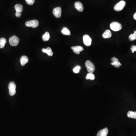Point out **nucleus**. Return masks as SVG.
I'll return each mask as SVG.
<instances>
[{
	"label": "nucleus",
	"instance_id": "10",
	"mask_svg": "<svg viewBox=\"0 0 136 136\" xmlns=\"http://www.w3.org/2000/svg\"><path fill=\"white\" fill-rule=\"evenodd\" d=\"M75 7L80 12H82L84 10V7L81 3L80 2H76L75 3Z\"/></svg>",
	"mask_w": 136,
	"mask_h": 136
},
{
	"label": "nucleus",
	"instance_id": "16",
	"mask_svg": "<svg viewBox=\"0 0 136 136\" xmlns=\"http://www.w3.org/2000/svg\"><path fill=\"white\" fill-rule=\"evenodd\" d=\"M127 116L129 118L136 119V111H129L127 113Z\"/></svg>",
	"mask_w": 136,
	"mask_h": 136
},
{
	"label": "nucleus",
	"instance_id": "6",
	"mask_svg": "<svg viewBox=\"0 0 136 136\" xmlns=\"http://www.w3.org/2000/svg\"><path fill=\"white\" fill-rule=\"evenodd\" d=\"M84 43L87 46H90L92 44V39L87 34H85L83 36Z\"/></svg>",
	"mask_w": 136,
	"mask_h": 136
},
{
	"label": "nucleus",
	"instance_id": "28",
	"mask_svg": "<svg viewBox=\"0 0 136 136\" xmlns=\"http://www.w3.org/2000/svg\"><path fill=\"white\" fill-rule=\"evenodd\" d=\"M134 33H135V34H136V31L135 30L134 31Z\"/></svg>",
	"mask_w": 136,
	"mask_h": 136
},
{
	"label": "nucleus",
	"instance_id": "7",
	"mask_svg": "<svg viewBox=\"0 0 136 136\" xmlns=\"http://www.w3.org/2000/svg\"><path fill=\"white\" fill-rule=\"evenodd\" d=\"M61 13L62 10L60 7H58L54 8L53 10V14L56 18H60L61 17Z\"/></svg>",
	"mask_w": 136,
	"mask_h": 136
},
{
	"label": "nucleus",
	"instance_id": "9",
	"mask_svg": "<svg viewBox=\"0 0 136 136\" xmlns=\"http://www.w3.org/2000/svg\"><path fill=\"white\" fill-rule=\"evenodd\" d=\"M112 62L111 63L112 65L114 66L116 68H119L120 66H121L120 62H119L118 59L115 57H113L111 59Z\"/></svg>",
	"mask_w": 136,
	"mask_h": 136
},
{
	"label": "nucleus",
	"instance_id": "4",
	"mask_svg": "<svg viewBox=\"0 0 136 136\" xmlns=\"http://www.w3.org/2000/svg\"><path fill=\"white\" fill-rule=\"evenodd\" d=\"M126 5V2L124 0H121L117 3L114 6V9L117 11H121L124 8Z\"/></svg>",
	"mask_w": 136,
	"mask_h": 136
},
{
	"label": "nucleus",
	"instance_id": "23",
	"mask_svg": "<svg viewBox=\"0 0 136 136\" xmlns=\"http://www.w3.org/2000/svg\"><path fill=\"white\" fill-rule=\"evenodd\" d=\"M81 69V67L79 66H77L76 67L73 68V72L75 73H79V71H80Z\"/></svg>",
	"mask_w": 136,
	"mask_h": 136
},
{
	"label": "nucleus",
	"instance_id": "25",
	"mask_svg": "<svg viewBox=\"0 0 136 136\" xmlns=\"http://www.w3.org/2000/svg\"><path fill=\"white\" fill-rule=\"evenodd\" d=\"M9 94L10 96H13L16 93V90H9Z\"/></svg>",
	"mask_w": 136,
	"mask_h": 136
},
{
	"label": "nucleus",
	"instance_id": "15",
	"mask_svg": "<svg viewBox=\"0 0 136 136\" xmlns=\"http://www.w3.org/2000/svg\"><path fill=\"white\" fill-rule=\"evenodd\" d=\"M111 36V32L110 30H107L105 31L102 34V37L104 39L110 38Z\"/></svg>",
	"mask_w": 136,
	"mask_h": 136
},
{
	"label": "nucleus",
	"instance_id": "27",
	"mask_svg": "<svg viewBox=\"0 0 136 136\" xmlns=\"http://www.w3.org/2000/svg\"><path fill=\"white\" fill-rule=\"evenodd\" d=\"M134 18L136 20V13H135L134 15Z\"/></svg>",
	"mask_w": 136,
	"mask_h": 136
},
{
	"label": "nucleus",
	"instance_id": "18",
	"mask_svg": "<svg viewBox=\"0 0 136 136\" xmlns=\"http://www.w3.org/2000/svg\"><path fill=\"white\" fill-rule=\"evenodd\" d=\"M61 32L65 35L70 36L71 35L70 32L67 27H64L62 30L61 31Z\"/></svg>",
	"mask_w": 136,
	"mask_h": 136
},
{
	"label": "nucleus",
	"instance_id": "12",
	"mask_svg": "<svg viewBox=\"0 0 136 136\" xmlns=\"http://www.w3.org/2000/svg\"><path fill=\"white\" fill-rule=\"evenodd\" d=\"M20 63L22 66H24L28 62V58L26 56H23L21 57L20 60Z\"/></svg>",
	"mask_w": 136,
	"mask_h": 136
},
{
	"label": "nucleus",
	"instance_id": "21",
	"mask_svg": "<svg viewBox=\"0 0 136 136\" xmlns=\"http://www.w3.org/2000/svg\"><path fill=\"white\" fill-rule=\"evenodd\" d=\"M86 79H90V80H94L95 79L94 75L93 73H89L87 75L86 77Z\"/></svg>",
	"mask_w": 136,
	"mask_h": 136
},
{
	"label": "nucleus",
	"instance_id": "8",
	"mask_svg": "<svg viewBox=\"0 0 136 136\" xmlns=\"http://www.w3.org/2000/svg\"><path fill=\"white\" fill-rule=\"evenodd\" d=\"M71 49L73 50L74 53L77 54H79L80 52L83 51L84 48L80 46H74L71 47Z\"/></svg>",
	"mask_w": 136,
	"mask_h": 136
},
{
	"label": "nucleus",
	"instance_id": "14",
	"mask_svg": "<svg viewBox=\"0 0 136 136\" xmlns=\"http://www.w3.org/2000/svg\"><path fill=\"white\" fill-rule=\"evenodd\" d=\"M42 51L43 53H46L49 56H52L53 55L52 50L50 47H47V49H43L42 50Z\"/></svg>",
	"mask_w": 136,
	"mask_h": 136
},
{
	"label": "nucleus",
	"instance_id": "3",
	"mask_svg": "<svg viewBox=\"0 0 136 136\" xmlns=\"http://www.w3.org/2000/svg\"><path fill=\"white\" fill-rule=\"evenodd\" d=\"M9 44L12 46H17L19 42V39L16 36L14 35L9 38Z\"/></svg>",
	"mask_w": 136,
	"mask_h": 136
},
{
	"label": "nucleus",
	"instance_id": "20",
	"mask_svg": "<svg viewBox=\"0 0 136 136\" xmlns=\"http://www.w3.org/2000/svg\"><path fill=\"white\" fill-rule=\"evenodd\" d=\"M16 85L14 82H10L8 85L9 90H14L16 88Z\"/></svg>",
	"mask_w": 136,
	"mask_h": 136
},
{
	"label": "nucleus",
	"instance_id": "19",
	"mask_svg": "<svg viewBox=\"0 0 136 136\" xmlns=\"http://www.w3.org/2000/svg\"><path fill=\"white\" fill-rule=\"evenodd\" d=\"M7 43V40L5 38L2 37L0 38V49H3L4 47Z\"/></svg>",
	"mask_w": 136,
	"mask_h": 136
},
{
	"label": "nucleus",
	"instance_id": "22",
	"mask_svg": "<svg viewBox=\"0 0 136 136\" xmlns=\"http://www.w3.org/2000/svg\"><path fill=\"white\" fill-rule=\"evenodd\" d=\"M129 39L130 41H133L136 40V34L134 33L131 34L129 36Z\"/></svg>",
	"mask_w": 136,
	"mask_h": 136
},
{
	"label": "nucleus",
	"instance_id": "5",
	"mask_svg": "<svg viewBox=\"0 0 136 136\" xmlns=\"http://www.w3.org/2000/svg\"><path fill=\"white\" fill-rule=\"evenodd\" d=\"M26 26L27 27H32L33 28H35L38 26L39 22L36 20H29L26 22Z\"/></svg>",
	"mask_w": 136,
	"mask_h": 136
},
{
	"label": "nucleus",
	"instance_id": "17",
	"mask_svg": "<svg viewBox=\"0 0 136 136\" xmlns=\"http://www.w3.org/2000/svg\"><path fill=\"white\" fill-rule=\"evenodd\" d=\"M42 39L45 42H47L49 41L50 39V35L48 32H46L45 34H43L42 37Z\"/></svg>",
	"mask_w": 136,
	"mask_h": 136
},
{
	"label": "nucleus",
	"instance_id": "13",
	"mask_svg": "<svg viewBox=\"0 0 136 136\" xmlns=\"http://www.w3.org/2000/svg\"><path fill=\"white\" fill-rule=\"evenodd\" d=\"M16 13H21L23 11V7L22 5L20 4L16 5L15 7Z\"/></svg>",
	"mask_w": 136,
	"mask_h": 136
},
{
	"label": "nucleus",
	"instance_id": "24",
	"mask_svg": "<svg viewBox=\"0 0 136 136\" xmlns=\"http://www.w3.org/2000/svg\"><path fill=\"white\" fill-rule=\"evenodd\" d=\"M26 1L27 4L32 5L34 4L35 0H26Z\"/></svg>",
	"mask_w": 136,
	"mask_h": 136
},
{
	"label": "nucleus",
	"instance_id": "11",
	"mask_svg": "<svg viewBox=\"0 0 136 136\" xmlns=\"http://www.w3.org/2000/svg\"><path fill=\"white\" fill-rule=\"evenodd\" d=\"M108 134V128H105L99 131L97 134V136H107Z\"/></svg>",
	"mask_w": 136,
	"mask_h": 136
},
{
	"label": "nucleus",
	"instance_id": "26",
	"mask_svg": "<svg viewBox=\"0 0 136 136\" xmlns=\"http://www.w3.org/2000/svg\"><path fill=\"white\" fill-rule=\"evenodd\" d=\"M130 49L132 50V53H134L135 51H136V45H132Z\"/></svg>",
	"mask_w": 136,
	"mask_h": 136
},
{
	"label": "nucleus",
	"instance_id": "1",
	"mask_svg": "<svg viewBox=\"0 0 136 136\" xmlns=\"http://www.w3.org/2000/svg\"><path fill=\"white\" fill-rule=\"evenodd\" d=\"M85 65L89 73H93L95 70L94 65L90 60H87L85 63Z\"/></svg>",
	"mask_w": 136,
	"mask_h": 136
},
{
	"label": "nucleus",
	"instance_id": "2",
	"mask_svg": "<svg viewBox=\"0 0 136 136\" xmlns=\"http://www.w3.org/2000/svg\"><path fill=\"white\" fill-rule=\"evenodd\" d=\"M121 24L117 22H112L110 25V28L112 30L115 32H118L122 29Z\"/></svg>",
	"mask_w": 136,
	"mask_h": 136
}]
</instances>
